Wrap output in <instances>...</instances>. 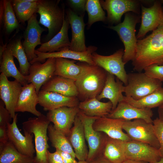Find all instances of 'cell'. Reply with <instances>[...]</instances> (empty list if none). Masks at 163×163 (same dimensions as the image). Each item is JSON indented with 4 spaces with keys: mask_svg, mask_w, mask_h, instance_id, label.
<instances>
[{
    "mask_svg": "<svg viewBox=\"0 0 163 163\" xmlns=\"http://www.w3.org/2000/svg\"><path fill=\"white\" fill-rule=\"evenodd\" d=\"M124 100L131 105L140 108L159 107L163 105V87H161L144 97L139 100L124 96Z\"/></svg>",
    "mask_w": 163,
    "mask_h": 163,
    "instance_id": "cell-33",
    "label": "cell"
},
{
    "mask_svg": "<svg viewBox=\"0 0 163 163\" xmlns=\"http://www.w3.org/2000/svg\"><path fill=\"white\" fill-rule=\"evenodd\" d=\"M144 70V73L148 76L163 82V64L150 66Z\"/></svg>",
    "mask_w": 163,
    "mask_h": 163,
    "instance_id": "cell-40",
    "label": "cell"
},
{
    "mask_svg": "<svg viewBox=\"0 0 163 163\" xmlns=\"http://www.w3.org/2000/svg\"><path fill=\"white\" fill-rule=\"evenodd\" d=\"M69 25L68 18L66 16L60 31L50 40L42 43L36 50L42 53H51L69 49L70 45L68 34Z\"/></svg>",
    "mask_w": 163,
    "mask_h": 163,
    "instance_id": "cell-27",
    "label": "cell"
},
{
    "mask_svg": "<svg viewBox=\"0 0 163 163\" xmlns=\"http://www.w3.org/2000/svg\"><path fill=\"white\" fill-rule=\"evenodd\" d=\"M17 114L13 119L12 123L7 125L9 141L13 144L16 149L22 154L34 158L36 150L33 143L34 135L24 132L23 136L20 132L17 125Z\"/></svg>",
    "mask_w": 163,
    "mask_h": 163,
    "instance_id": "cell-13",
    "label": "cell"
},
{
    "mask_svg": "<svg viewBox=\"0 0 163 163\" xmlns=\"http://www.w3.org/2000/svg\"><path fill=\"white\" fill-rule=\"evenodd\" d=\"M56 59L54 75L59 76L75 81L84 70V62L76 64L74 60L62 58H56Z\"/></svg>",
    "mask_w": 163,
    "mask_h": 163,
    "instance_id": "cell-29",
    "label": "cell"
},
{
    "mask_svg": "<svg viewBox=\"0 0 163 163\" xmlns=\"http://www.w3.org/2000/svg\"><path fill=\"white\" fill-rule=\"evenodd\" d=\"M66 16L71 28L72 38L69 49L78 52L87 50L85 44V27L86 24L84 21V15L80 16L69 9L66 11Z\"/></svg>",
    "mask_w": 163,
    "mask_h": 163,
    "instance_id": "cell-18",
    "label": "cell"
},
{
    "mask_svg": "<svg viewBox=\"0 0 163 163\" xmlns=\"http://www.w3.org/2000/svg\"><path fill=\"white\" fill-rule=\"evenodd\" d=\"M0 64V72L6 77L14 78L23 86L28 84L27 76L22 75L17 68L14 63V56L7 46Z\"/></svg>",
    "mask_w": 163,
    "mask_h": 163,
    "instance_id": "cell-31",
    "label": "cell"
},
{
    "mask_svg": "<svg viewBox=\"0 0 163 163\" xmlns=\"http://www.w3.org/2000/svg\"><path fill=\"white\" fill-rule=\"evenodd\" d=\"M139 17L127 12L125 14L122 22L109 28L116 31L124 46L123 59L126 63L134 60L136 53L137 39L136 36V26L139 22Z\"/></svg>",
    "mask_w": 163,
    "mask_h": 163,
    "instance_id": "cell-5",
    "label": "cell"
},
{
    "mask_svg": "<svg viewBox=\"0 0 163 163\" xmlns=\"http://www.w3.org/2000/svg\"><path fill=\"white\" fill-rule=\"evenodd\" d=\"M8 141L7 127L0 126V145L5 144Z\"/></svg>",
    "mask_w": 163,
    "mask_h": 163,
    "instance_id": "cell-45",
    "label": "cell"
},
{
    "mask_svg": "<svg viewBox=\"0 0 163 163\" xmlns=\"http://www.w3.org/2000/svg\"><path fill=\"white\" fill-rule=\"evenodd\" d=\"M86 0H69L67 2L75 10L84 12L85 11Z\"/></svg>",
    "mask_w": 163,
    "mask_h": 163,
    "instance_id": "cell-42",
    "label": "cell"
},
{
    "mask_svg": "<svg viewBox=\"0 0 163 163\" xmlns=\"http://www.w3.org/2000/svg\"><path fill=\"white\" fill-rule=\"evenodd\" d=\"M41 90L68 97H77L78 95L75 80L58 75H54L42 86Z\"/></svg>",
    "mask_w": 163,
    "mask_h": 163,
    "instance_id": "cell-26",
    "label": "cell"
},
{
    "mask_svg": "<svg viewBox=\"0 0 163 163\" xmlns=\"http://www.w3.org/2000/svg\"><path fill=\"white\" fill-rule=\"evenodd\" d=\"M50 123L46 116L42 114L39 117H30L22 123L24 132L33 134L34 136L35 163H48L47 153L50 147L47 131Z\"/></svg>",
    "mask_w": 163,
    "mask_h": 163,
    "instance_id": "cell-3",
    "label": "cell"
},
{
    "mask_svg": "<svg viewBox=\"0 0 163 163\" xmlns=\"http://www.w3.org/2000/svg\"><path fill=\"white\" fill-rule=\"evenodd\" d=\"M126 120L106 117H99L93 123V127L95 130L103 132L110 138L127 142L131 139L123 131V126Z\"/></svg>",
    "mask_w": 163,
    "mask_h": 163,
    "instance_id": "cell-21",
    "label": "cell"
},
{
    "mask_svg": "<svg viewBox=\"0 0 163 163\" xmlns=\"http://www.w3.org/2000/svg\"><path fill=\"white\" fill-rule=\"evenodd\" d=\"M48 132L52 146L56 149L70 154L75 158L74 151L66 136L56 129L51 123L49 125Z\"/></svg>",
    "mask_w": 163,
    "mask_h": 163,
    "instance_id": "cell-35",
    "label": "cell"
},
{
    "mask_svg": "<svg viewBox=\"0 0 163 163\" xmlns=\"http://www.w3.org/2000/svg\"><path fill=\"white\" fill-rule=\"evenodd\" d=\"M4 3L3 0L0 1V24L2 23L3 17L4 12Z\"/></svg>",
    "mask_w": 163,
    "mask_h": 163,
    "instance_id": "cell-47",
    "label": "cell"
},
{
    "mask_svg": "<svg viewBox=\"0 0 163 163\" xmlns=\"http://www.w3.org/2000/svg\"><path fill=\"white\" fill-rule=\"evenodd\" d=\"M38 0L33 2H28L26 0H11L19 23H24L37 13Z\"/></svg>",
    "mask_w": 163,
    "mask_h": 163,
    "instance_id": "cell-34",
    "label": "cell"
},
{
    "mask_svg": "<svg viewBox=\"0 0 163 163\" xmlns=\"http://www.w3.org/2000/svg\"><path fill=\"white\" fill-rule=\"evenodd\" d=\"M153 113L151 109L135 107L124 100L120 102L116 108L106 117L112 119H122L126 120L142 119L153 123Z\"/></svg>",
    "mask_w": 163,
    "mask_h": 163,
    "instance_id": "cell-20",
    "label": "cell"
},
{
    "mask_svg": "<svg viewBox=\"0 0 163 163\" xmlns=\"http://www.w3.org/2000/svg\"><path fill=\"white\" fill-rule=\"evenodd\" d=\"M154 163H163V158H161L159 161Z\"/></svg>",
    "mask_w": 163,
    "mask_h": 163,
    "instance_id": "cell-51",
    "label": "cell"
},
{
    "mask_svg": "<svg viewBox=\"0 0 163 163\" xmlns=\"http://www.w3.org/2000/svg\"><path fill=\"white\" fill-rule=\"evenodd\" d=\"M123 129L131 140L145 143L159 149L160 145L153 123H148L142 119L126 120Z\"/></svg>",
    "mask_w": 163,
    "mask_h": 163,
    "instance_id": "cell-8",
    "label": "cell"
},
{
    "mask_svg": "<svg viewBox=\"0 0 163 163\" xmlns=\"http://www.w3.org/2000/svg\"><path fill=\"white\" fill-rule=\"evenodd\" d=\"M126 142L106 135L101 156L112 163H122L126 160Z\"/></svg>",
    "mask_w": 163,
    "mask_h": 163,
    "instance_id": "cell-28",
    "label": "cell"
},
{
    "mask_svg": "<svg viewBox=\"0 0 163 163\" xmlns=\"http://www.w3.org/2000/svg\"><path fill=\"white\" fill-rule=\"evenodd\" d=\"M47 154L48 163H64L61 155L57 152L51 153L48 150Z\"/></svg>",
    "mask_w": 163,
    "mask_h": 163,
    "instance_id": "cell-43",
    "label": "cell"
},
{
    "mask_svg": "<svg viewBox=\"0 0 163 163\" xmlns=\"http://www.w3.org/2000/svg\"><path fill=\"white\" fill-rule=\"evenodd\" d=\"M162 82L150 77L144 72L127 74V84L125 86V96L139 100L162 87Z\"/></svg>",
    "mask_w": 163,
    "mask_h": 163,
    "instance_id": "cell-6",
    "label": "cell"
},
{
    "mask_svg": "<svg viewBox=\"0 0 163 163\" xmlns=\"http://www.w3.org/2000/svg\"><path fill=\"white\" fill-rule=\"evenodd\" d=\"M83 125L85 139L89 150L86 161L89 163L101 156L106 135L95 130L93 125L99 117L86 116L80 110L77 114Z\"/></svg>",
    "mask_w": 163,
    "mask_h": 163,
    "instance_id": "cell-7",
    "label": "cell"
},
{
    "mask_svg": "<svg viewBox=\"0 0 163 163\" xmlns=\"http://www.w3.org/2000/svg\"><path fill=\"white\" fill-rule=\"evenodd\" d=\"M97 49V47L91 45L88 47L87 51L81 52L74 51L69 49H65L53 53H44L36 50L35 53L37 57L30 63L31 64L35 62H39L43 63L49 58H62L85 62L90 65H95L92 60V54L95 52Z\"/></svg>",
    "mask_w": 163,
    "mask_h": 163,
    "instance_id": "cell-19",
    "label": "cell"
},
{
    "mask_svg": "<svg viewBox=\"0 0 163 163\" xmlns=\"http://www.w3.org/2000/svg\"><path fill=\"white\" fill-rule=\"evenodd\" d=\"M141 20L137 39H141L149 31L155 30L161 22L163 18V8L159 1L155 2L150 7L142 5Z\"/></svg>",
    "mask_w": 163,
    "mask_h": 163,
    "instance_id": "cell-17",
    "label": "cell"
},
{
    "mask_svg": "<svg viewBox=\"0 0 163 163\" xmlns=\"http://www.w3.org/2000/svg\"><path fill=\"white\" fill-rule=\"evenodd\" d=\"M161 3L163 4V0H161Z\"/></svg>",
    "mask_w": 163,
    "mask_h": 163,
    "instance_id": "cell-53",
    "label": "cell"
},
{
    "mask_svg": "<svg viewBox=\"0 0 163 163\" xmlns=\"http://www.w3.org/2000/svg\"><path fill=\"white\" fill-rule=\"evenodd\" d=\"M38 96V104L45 111H50L62 107H78L79 99L77 97H68L59 93L40 90Z\"/></svg>",
    "mask_w": 163,
    "mask_h": 163,
    "instance_id": "cell-22",
    "label": "cell"
},
{
    "mask_svg": "<svg viewBox=\"0 0 163 163\" xmlns=\"http://www.w3.org/2000/svg\"><path fill=\"white\" fill-rule=\"evenodd\" d=\"M124 53V50L122 49L107 56L101 55L94 52L92 54V58L95 65L115 76L126 86L127 84V74L124 68L126 63L123 59Z\"/></svg>",
    "mask_w": 163,
    "mask_h": 163,
    "instance_id": "cell-9",
    "label": "cell"
},
{
    "mask_svg": "<svg viewBox=\"0 0 163 163\" xmlns=\"http://www.w3.org/2000/svg\"><path fill=\"white\" fill-rule=\"evenodd\" d=\"M162 64L163 18L160 24L151 34L137 40L136 54L132 63L133 69L138 72H142L150 66Z\"/></svg>",
    "mask_w": 163,
    "mask_h": 163,
    "instance_id": "cell-1",
    "label": "cell"
},
{
    "mask_svg": "<svg viewBox=\"0 0 163 163\" xmlns=\"http://www.w3.org/2000/svg\"><path fill=\"white\" fill-rule=\"evenodd\" d=\"M125 154L126 160L154 163L161 158L158 149L149 144L130 140L126 142Z\"/></svg>",
    "mask_w": 163,
    "mask_h": 163,
    "instance_id": "cell-10",
    "label": "cell"
},
{
    "mask_svg": "<svg viewBox=\"0 0 163 163\" xmlns=\"http://www.w3.org/2000/svg\"><path fill=\"white\" fill-rule=\"evenodd\" d=\"M60 0H38L37 13L40 15L38 23L46 27L48 33L45 37L46 42L61 29L65 18L64 8L59 5Z\"/></svg>",
    "mask_w": 163,
    "mask_h": 163,
    "instance_id": "cell-4",
    "label": "cell"
},
{
    "mask_svg": "<svg viewBox=\"0 0 163 163\" xmlns=\"http://www.w3.org/2000/svg\"><path fill=\"white\" fill-rule=\"evenodd\" d=\"M79 111L78 107H62L49 111L46 116L56 129L67 136Z\"/></svg>",
    "mask_w": 163,
    "mask_h": 163,
    "instance_id": "cell-16",
    "label": "cell"
},
{
    "mask_svg": "<svg viewBox=\"0 0 163 163\" xmlns=\"http://www.w3.org/2000/svg\"><path fill=\"white\" fill-rule=\"evenodd\" d=\"M113 105L109 101H100L96 97L88 99L79 102V110L87 116L101 117H107L111 111Z\"/></svg>",
    "mask_w": 163,
    "mask_h": 163,
    "instance_id": "cell-30",
    "label": "cell"
},
{
    "mask_svg": "<svg viewBox=\"0 0 163 163\" xmlns=\"http://www.w3.org/2000/svg\"><path fill=\"white\" fill-rule=\"evenodd\" d=\"M46 30L45 28L40 26L37 19L36 13L27 21L22 45L30 63L37 57L35 53V48L37 46L42 44L41 35Z\"/></svg>",
    "mask_w": 163,
    "mask_h": 163,
    "instance_id": "cell-12",
    "label": "cell"
},
{
    "mask_svg": "<svg viewBox=\"0 0 163 163\" xmlns=\"http://www.w3.org/2000/svg\"><path fill=\"white\" fill-rule=\"evenodd\" d=\"M122 163H149L144 161H138L131 160H126Z\"/></svg>",
    "mask_w": 163,
    "mask_h": 163,
    "instance_id": "cell-50",
    "label": "cell"
},
{
    "mask_svg": "<svg viewBox=\"0 0 163 163\" xmlns=\"http://www.w3.org/2000/svg\"><path fill=\"white\" fill-rule=\"evenodd\" d=\"M56 60V58H50L43 63L35 62L30 64L28 82L34 85L38 94L42 86L54 75Z\"/></svg>",
    "mask_w": 163,
    "mask_h": 163,
    "instance_id": "cell-11",
    "label": "cell"
},
{
    "mask_svg": "<svg viewBox=\"0 0 163 163\" xmlns=\"http://www.w3.org/2000/svg\"><path fill=\"white\" fill-rule=\"evenodd\" d=\"M39 103V97L35 87L32 83H29L23 86L19 96L15 112H28L37 117L42 113L36 108Z\"/></svg>",
    "mask_w": 163,
    "mask_h": 163,
    "instance_id": "cell-24",
    "label": "cell"
},
{
    "mask_svg": "<svg viewBox=\"0 0 163 163\" xmlns=\"http://www.w3.org/2000/svg\"><path fill=\"white\" fill-rule=\"evenodd\" d=\"M155 133L159 142L160 147L158 149L161 158H163V120L157 117L153 120Z\"/></svg>",
    "mask_w": 163,
    "mask_h": 163,
    "instance_id": "cell-39",
    "label": "cell"
},
{
    "mask_svg": "<svg viewBox=\"0 0 163 163\" xmlns=\"http://www.w3.org/2000/svg\"><path fill=\"white\" fill-rule=\"evenodd\" d=\"M7 46L14 56L18 60L19 64V71L24 76L29 75L30 64L28 61L21 40L17 39Z\"/></svg>",
    "mask_w": 163,
    "mask_h": 163,
    "instance_id": "cell-36",
    "label": "cell"
},
{
    "mask_svg": "<svg viewBox=\"0 0 163 163\" xmlns=\"http://www.w3.org/2000/svg\"><path fill=\"white\" fill-rule=\"evenodd\" d=\"M85 11L87 12L88 20L87 27L89 28L94 23L105 21L107 17L99 0H87Z\"/></svg>",
    "mask_w": 163,
    "mask_h": 163,
    "instance_id": "cell-37",
    "label": "cell"
},
{
    "mask_svg": "<svg viewBox=\"0 0 163 163\" xmlns=\"http://www.w3.org/2000/svg\"><path fill=\"white\" fill-rule=\"evenodd\" d=\"M102 8L107 13V19L111 23H119L123 14L129 11L139 13V3L132 0H100Z\"/></svg>",
    "mask_w": 163,
    "mask_h": 163,
    "instance_id": "cell-14",
    "label": "cell"
},
{
    "mask_svg": "<svg viewBox=\"0 0 163 163\" xmlns=\"http://www.w3.org/2000/svg\"><path fill=\"white\" fill-rule=\"evenodd\" d=\"M158 118L161 120H163V105L158 107Z\"/></svg>",
    "mask_w": 163,
    "mask_h": 163,
    "instance_id": "cell-48",
    "label": "cell"
},
{
    "mask_svg": "<svg viewBox=\"0 0 163 163\" xmlns=\"http://www.w3.org/2000/svg\"><path fill=\"white\" fill-rule=\"evenodd\" d=\"M56 149V151L61 155L64 163H78V162L75 160V158L70 154L58 149Z\"/></svg>",
    "mask_w": 163,
    "mask_h": 163,
    "instance_id": "cell-44",
    "label": "cell"
},
{
    "mask_svg": "<svg viewBox=\"0 0 163 163\" xmlns=\"http://www.w3.org/2000/svg\"><path fill=\"white\" fill-rule=\"evenodd\" d=\"M5 104L2 100L0 101V126H7L12 118L9 111L5 107Z\"/></svg>",
    "mask_w": 163,
    "mask_h": 163,
    "instance_id": "cell-41",
    "label": "cell"
},
{
    "mask_svg": "<svg viewBox=\"0 0 163 163\" xmlns=\"http://www.w3.org/2000/svg\"><path fill=\"white\" fill-rule=\"evenodd\" d=\"M4 12L2 22L6 33L9 34L19 29L20 25L16 18L11 0H3Z\"/></svg>",
    "mask_w": 163,
    "mask_h": 163,
    "instance_id": "cell-38",
    "label": "cell"
},
{
    "mask_svg": "<svg viewBox=\"0 0 163 163\" xmlns=\"http://www.w3.org/2000/svg\"><path fill=\"white\" fill-rule=\"evenodd\" d=\"M123 84L117 78L116 81L114 75L107 72L104 86L102 92L96 97L97 99L99 101L104 98L108 99L113 105L112 110L114 109L120 102L124 100V96L122 94L125 90Z\"/></svg>",
    "mask_w": 163,
    "mask_h": 163,
    "instance_id": "cell-25",
    "label": "cell"
},
{
    "mask_svg": "<svg viewBox=\"0 0 163 163\" xmlns=\"http://www.w3.org/2000/svg\"><path fill=\"white\" fill-rule=\"evenodd\" d=\"M78 163H88L86 161H79Z\"/></svg>",
    "mask_w": 163,
    "mask_h": 163,
    "instance_id": "cell-52",
    "label": "cell"
},
{
    "mask_svg": "<svg viewBox=\"0 0 163 163\" xmlns=\"http://www.w3.org/2000/svg\"><path fill=\"white\" fill-rule=\"evenodd\" d=\"M67 137L77 159L79 161H86L88 150L85 142L83 125L77 115Z\"/></svg>",
    "mask_w": 163,
    "mask_h": 163,
    "instance_id": "cell-23",
    "label": "cell"
},
{
    "mask_svg": "<svg viewBox=\"0 0 163 163\" xmlns=\"http://www.w3.org/2000/svg\"><path fill=\"white\" fill-rule=\"evenodd\" d=\"M85 69L75 81L79 99L83 101L96 97L102 92L105 83L107 72L96 65L84 62Z\"/></svg>",
    "mask_w": 163,
    "mask_h": 163,
    "instance_id": "cell-2",
    "label": "cell"
},
{
    "mask_svg": "<svg viewBox=\"0 0 163 163\" xmlns=\"http://www.w3.org/2000/svg\"><path fill=\"white\" fill-rule=\"evenodd\" d=\"M0 163H35L34 157L24 155L19 152L8 141L0 145Z\"/></svg>",
    "mask_w": 163,
    "mask_h": 163,
    "instance_id": "cell-32",
    "label": "cell"
},
{
    "mask_svg": "<svg viewBox=\"0 0 163 163\" xmlns=\"http://www.w3.org/2000/svg\"><path fill=\"white\" fill-rule=\"evenodd\" d=\"M22 87L17 80L9 81L5 75L1 73L0 98L12 119L16 114L15 109Z\"/></svg>",
    "mask_w": 163,
    "mask_h": 163,
    "instance_id": "cell-15",
    "label": "cell"
},
{
    "mask_svg": "<svg viewBox=\"0 0 163 163\" xmlns=\"http://www.w3.org/2000/svg\"><path fill=\"white\" fill-rule=\"evenodd\" d=\"M7 46L6 45H0V61L2 60L3 54L5 51Z\"/></svg>",
    "mask_w": 163,
    "mask_h": 163,
    "instance_id": "cell-49",
    "label": "cell"
},
{
    "mask_svg": "<svg viewBox=\"0 0 163 163\" xmlns=\"http://www.w3.org/2000/svg\"><path fill=\"white\" fill-rule=\"evenodd\" d=\"M89 163H112L104 158L102 156L97 158Z\"/></svg>",
    "mask_w": 163,
    "mask_h": 163,
    "instance_id": "cell-46",
    "label": "cell"
}]
</instances>
